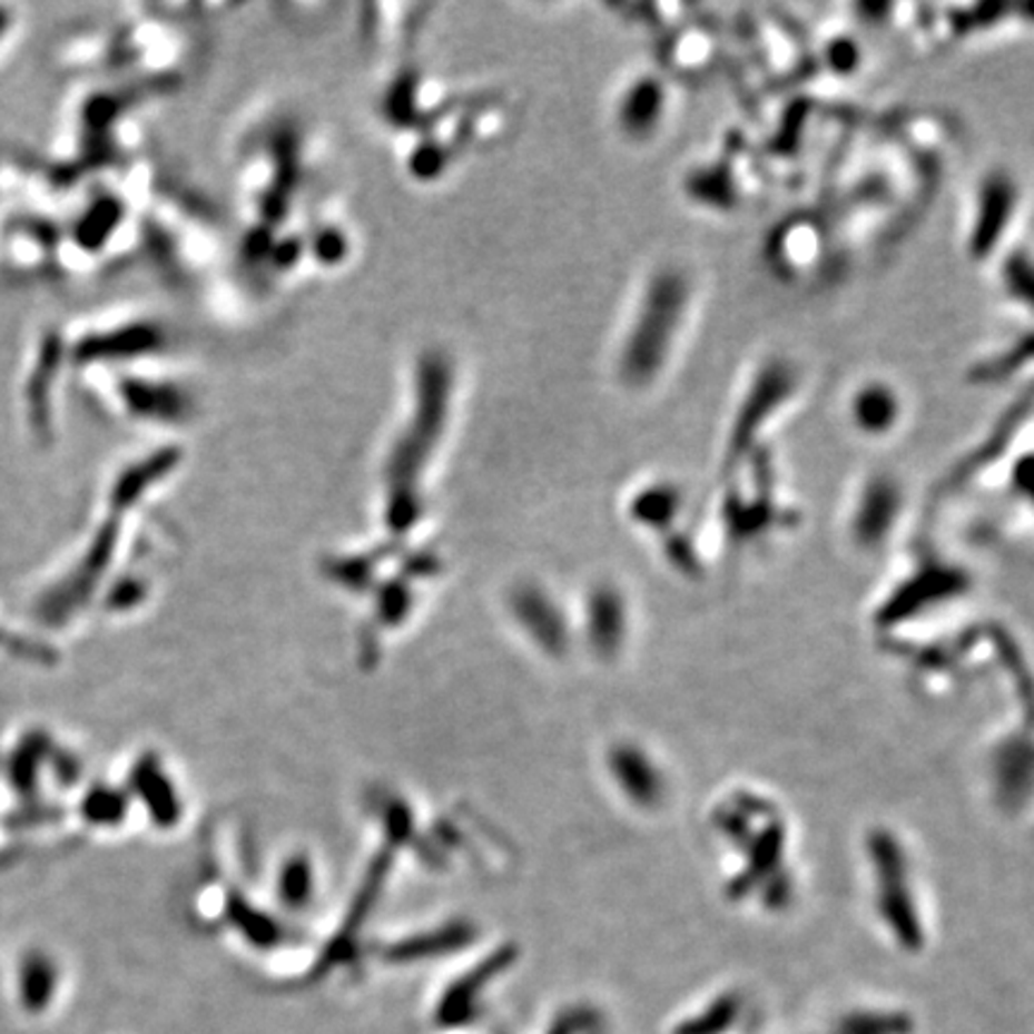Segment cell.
<instances>
[{
  "label": "cell",
  "mask_w": 1034,
  "mask_h": 1034,
  "mask_svg": "<svg viewBox=\"0 0 1034 1034\" xmlns=\"http://www.w3.org/2000/svg\"><path fill=\"white\" fill-rule=\"evenodd\" d=\"M699 278L682 262L657 264L640 283L616 353L618 378L647 391L666 376L690 336L699 307Z\"/></svg>",
  "instance_id": "cell-1"
},
{
  "label": "cell",
  "mask_w": 1034,
  "mask_h": 1034,
  "mask_svg": "<svg viewBox=\"0 0 1034 1034\" xmlns=\"http://www.w3.org/2000/svg\"><path fill=\"white\" fill-rule=\"evenodd\" d=\"M805 370L784 353H764L747 367L728 410L721 436V467L736 470L769 441L805 393Z\"/></svg>",
  "instance_id": "cell-2"
},
{
  "label": "cell",
  "mask_w": 1034,
  "mask_h": 1034,
  "mask_svg": "<svg viewBox=\"0 0 1034 1034\" xmlns=\"http://www.w3.org/2000/svg\"><path fill=\"white\" fill-rule=\"evenodd\" d=\"M1025 187L1006 164L986 166L969 189L963 218V254L975 266H994L1015 247Z\"/></svg>",
  "instance_id": "cell-3"
},
{
  "label": "cell",
  "mask_w": 1034,
  "mask_h": 1034,
  "mask_svg": "<svg viewBox=\"0 0 1034 1034\" xmlns=\"http://www.w3.org/2000/svg\"><path fill=\"white\" fill-rule=\"evenodd\" d=\"M843 420L857 439L894 441L910 420V401L896 378L867 374L853 381L843 395Z\"/></svg>",
  "instance_id": "cell-4"
},
{
  "label": "cell",
  "mask_w": 1034,
  "mask_h": 1034,
  "mask_svg": "<svg viewBox=\"0 0 1034 1034\" xmlns=\"http://www.w3.org/2000/svg\"><path fill=\"white\" fill-rule=\"evenodd\" d=\"M673 114L671 79L661 72H634L616 99V125L628 141L647 145Z\"/></svg>",
  "instance_id": "cell-5"
},
{
  "label": "cell",
  "mask_w": 1034,
  "mask_h": 1034,
  "mask_svg": "<svg viewBox=\"0 0 1034 1034\" xmlns=\"http://www.w3.org/2000/svg\"><path fill=\"white\" fill-rule=\"evenodd\" d=\"M824 249L826 233L821 230V223L815 216L800 214L778 223L769 240L764 243V259L771 264L776 274L795 280L815 272Z\"/></svg>",
  "instance_id": "cell-6"
},
{
  "label": "cell",
  "mask_w": 1034,
  "mask_h": 1034,
  "mask_svg": "<svg viewBox=\"0 0 1034 1034\" xmlns=\"http://www.w3.org/2000/svg\"><path fill=\"white\" fill-rule=\"evenodd\" d=\"M513 963V951H499L489 956L480 967H474L463 979H457L449 992L443 994L441 1004L436 1008V1023L443 1027H460L474 1021L476 1011V994L496 977L499 973Z\"/></svg>",
  "instance_id": "cell-7"
},
{
  "label": "cell",
  "mask_w": 1034,
  "mask_h": 1034,
  "mask_svg": "<svg viewBox=\"0 0 1034 1034\" xmlns=\"http://www.w3.org/2000/svg\"><path fill=\"white\" fill-rule=\"evenodd\" d=\"M682 187H686V195L692 201L709 206V209H719V214H733V209H738L742 199L736 173L723 161H707L705 166L688 170L686 185Z\"/></svg>",
  "instance_id": "cell-8"
},
{
  "label": "cell",
  "mask_w": 1034,
  "mask_h": 1034,
  "mask_svg": "<svg viewBox=\"0 0 1034 1034\" xmlns=\"http://www.w3.org/2000/svg\"><path fill=\"white\" fill-rule=\"evenodd\" d=\"M515 616L530 630L532 638L542 644L549 654H561L565 649V626L553 609V603L536 590H522L513 599Z\"/></svg>",
  "instance_id": "cell-9"
},
{
  "label": "cell",
  "mask_w": 1034,
  "mask_h": 1034,
  "mask_svg": "<svg viewBox=\"0 0 1034 1034\" xmlns=\"http://www.w3.org/2000/svg\"><path fill=\"white\" fill-rule=\"evenodd\" d=\"M994 274L1008 305L1034 316V254L1023 245H1015L994 264Z\"/></svg>",
  "instance_id": "cell-10"
},
{
  "label": "cell",
  "mask_w": 1034,
  "mask_h": 1034,
  "mask_svg": "<svg viewBox=\"0 0 1034 1034\" xmlns=\"http://www.w3.org/2000/svg\"><path fill=\"white\" fill-rule=\"evenodd\" d=\"M472 942V929L467 925H449L436 929L432 934H424L410 942L397 944L388 951V961L393 963H412L422 958L443 956V953H453Z\"/></svg>",
  "instance_id": "cell-11"
},
{
  "label": "cell",
  "mask_w": 1034,
  "mask_h": 1034,
  "mask_svg": "<svg viewBox=\"0 0 1034 1034\" xmlns=\"http://www.w3.org/2000/svg\"><path fill=\"white\" fill-rule=\"evenodd\" d=\"M53 965L51 961L37 953V956H27L22 965V977H20V996L22 1004L29 1011H41L49 1006L51 994H53Z\"/></svg>",
  "instance_id": "cell-12"
},
{
  "label": "cell",
  "mask_w": 1034,
  "mask_h": 1034,
  "mask_svg": "<svg viewBox=\"0 0 1034 1034\" xmlns=\"http://www.w3.org/2000/svg\"><path fill=\"white\" fill-rule=\"evenodd\" d=\"M824 60L838 75H855L865 62V51L853 35L838 31L824 43Z\"/></svg>",
  "instance_id": "cell-13"
},
{
  "label": "cell",
  "mask_w": 1034,
  "mask_h": 1034,
  "mask_svg": "<svg viewBox=\"0 0 1034 1034\" xmlns=\"http://www.w3.org/2000/svg\"><path fill=\"white\" fill-rule=\"evenodd\" d=\"M312 894V869L305 860H290L280 874V898L290 908H299Z\"/></svg>",
  "instance_id": "cell-14"
},
{
  "label": "cell",
  "mask_w": 1034,
  "mask_h": 1034,
  "mask_svg": "<svg viewBox=\"0 0 1034 1034\" xmlns=\"http://www.w3.org/2000/svg\"><path fill=\"white\" fill-rule=\"evenodd\" d=\"M237 922H240V927L243 932L249 936V942L252 944H257V946H276L280 942V932L278 927L272 922V917H264V915H257L254 910L249 908H237Z\"/></svg>",
  "instance_id": "cell-15"
},
{
  "label": "cell",
  "mask_w": 1034,
  "mask_h": 1034,
  "mask_svg": "<svg viewBox=\"0 0 1034 1034\" xmlns=\"http://www.w3.org/2000/svg\"><path fill=\"white\" fill-rule=\"evenodd\" d=\"M405 609H407L405 590H397V587H393L391 594L384 599V603H381V611H384L388 620H401L405 616Z\"/></svg>",
  "instance_id": "cell-16"
},
{
  "label": "cell",
  "mask_w": 1034,
  "mask_h": 1034,
  "mask_svg": "<svg viewBox=\"0 0 1034 1034\" xmlns=\"http://www.w3.org/2000/svg\"><path fill=\"white\" fill-rule=\"evenodd\" d=\"M587 1015H590V1013H582V1011L565 1013V1015L559 1017V1023L553 1025V1030L549 1034H578L580 1030H584L587 1021H590Z\"/></svg>",
  "instance_id": "cell-17"
}]
</instances>
